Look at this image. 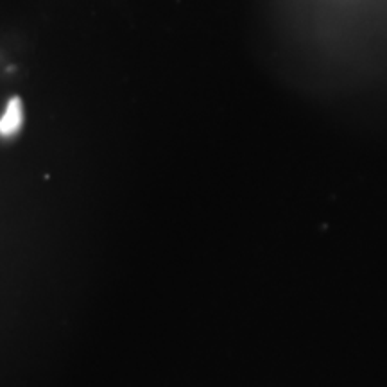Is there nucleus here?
Segmentation results:
<instances>
[{
    "mask_svg": "<svg viewBox=\"0 0 387 387\" xmlns=\"http://www.w3.org/2000/svg\"><path fill=\"white\" fill-rule=\"evenodd\" d=\"M23 124V106L20 97H13L9 99L8 108H6L4 115L0 118V137L9 138L15 137L20 131Z\"/></svg>",
    "mask_w": 387,
    "mask_h": 387,
    "instance_id": "f257e3e1",
    "label": "nucleus"
}]
</instances>
